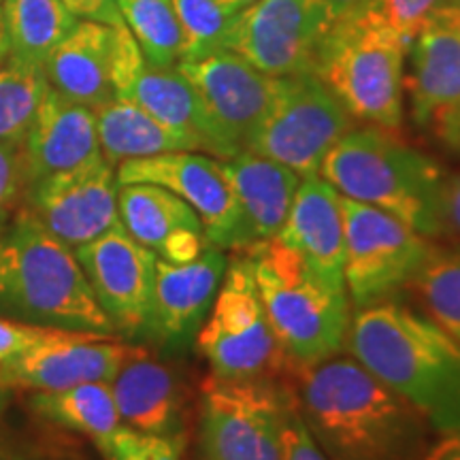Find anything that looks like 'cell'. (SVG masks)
I'll use <instances>...</instances> for the list:
<instances>
[{"label": "cell", "instance_id": "7", "mask_svg": "<svg viewBox=\"0 0 460 460\" xmlns=\"http://www.w3.org/2000/svg\"><path fill=\"white\" fill-rule=\"evenodd\" d=\"M197 348L211 367V377L228 382H275L290 362L264 314L250 258L243 252L228 262L226 273Z\"/></svg>", "mask_w": 460, "mask_h": 460}, {"label": "cell", "instance_id": "40", "mask_svg": "<svg viewBox=\"0 0 460 460\" xmlns=\"http://www.w3.org/2000/svg\"><path fill=\"white\" fill-rule=\"evenodd\" d=\"M422 460H460V430L441 433L439 439L430 441Z\"/></svg>", "mask_w": 460, "mask_h": 460}, {"label": "cell", "instance_id": "44", "mask_svg": "<svg viewBox=\"0 0 460 460\" xmlns=\"http://www.w3.org/2000/svg\"><path fill=\"white\" fill-rule=\"evenodd\" d=\"M11 393H13V390H11L9 386H4V382H3V379H0V411H3L4 407H7Z\"/></svg>", "mask_w": 460, "mask_h": 460}, {"label": "cell", "instance_id": "5", "mask_svg": "<svg viewBox=\"0 0 460 460\" xmlns=\"http://www.w3.org/2000/svg\"><path fill=\"white\" fill-rule=\"evenodd\" d=\"M243 254L269 324L290 362L305 367L341 354L352 320L348 290L322 281L278 237Z\"/></svg>", "mask_w": 460, "mask_h": 460}, {"label": "cell", "instance_id": "14", "mask_svg": "<svg viewBox=\"0 0 460 460\" xmlns=\"http://www.w3.org/2000/svg\"><path fill=\"white\" fill-rule=\"evenodd\" d=\"M118 188L115 166L99 158L24 188L20 205L37 217L51 237L75 252L122 226Z\"/></svg>", "mask_w": 460, "mask_h": 460}, {"label": "cell", "instance_id": "6", "mask_svg": "<svg viewBox=\"0 0 460 460\" xmlns=\"http://www.w3.org/2000/svg\"><path fill=\"white\" fill-rule=\"evenodd\" d=\"M407 45L377 4L345 17L322 39L314 73L341 101L349 115L379 128L402 122Z\"/></svg>", "mask_w": 460, "mask_h": 460}, {"label": "cell", "instance_id": "17", "mask_svg": "<svg viewBox=\"0 0 460 460\" xmlns=\"http://www.w3.org/2000/svg\"><path fill=\"white\" fill-rule=\"evenodd\" d=\"M118 183H156L197 211L207 239L220 250H239V220L220 158L205 152H169L126 160L115 169Z\"/></svg>", "mask_w": 460, "mask_h": 460}, {"label": "cell", "instance_id": "10", "mask_svg": "<svg viewBox=\"0 0 460 460\" xmlns=\"http://www.w3.org/2000/svg\"><path fill=\"white\" fill-rule=\"evenodd\" d=\"M292 401L275 382L209 377L200 393V458L284 460V424Z\"/></svg>", "mask_w": 460, "mask_h": 460}, {"label": "cell", "instance_id": "30", "mask_svg": "<svg viewBox=\"0 0 460 460\" xmlns=\"http://www.w3.org/2000/svg\"><path fill=\"white\" fill-rule=\"evenodd\" d=\"M49 88L41 66H0V143L22 146Z\"/></svg>", "mask_w": 460, "mask_h": 460}, {"label": "cell", "instance_id": "33", "mask_svg": "<svg viewBox=\"0 0 460 460\" xmlns=\"http://www.w3.org/2000/svg\"><path fill=\"white\" fill-rule=\"evenodd\" d=\"M96 447L107 460H181L183 435H149L122 424Z\"/></svg>", "mask_w": 460, "mask_h": 460}, {"label": "cell", "instance_id": "23", "mask_svg": "<svg viewBox=\"0 0 460 460\" xmlns=\"http://www.w3.org/2000/svg\"><path fill=\"white\" fill-rule=\"evenodd\" d=\"M278 239L326 284L343 288V197L324 177H303Z\"/></svg>", "mask_w": 460, "mask_h": 460}, {"label": "cell", "instance_id": "41", "mask_svg": "<svg viewBox=\"0 0 460 460\" xmlns=\"http://www.w3.org/2000/svg\"><path fill=\"white\" fill-rule=\"evenodd\" d=\"M324 4L326 13H329L331 22L335 24L339 20H345V17H352L360 11L369 9L371 4H376V0H320Z\"/></svg>", "mask_w": 460, "mask_h": 460}, {"label": "cell", "instance_id": "25", "mask_svg": "<svg viewBox=\"0 0 460 460\" xmlns=\"http://www.w3.org/2000/svg\"><path fill=\"white\" fill-rule=\"evenodd\" d=\"M113 43L115 26L79 20L45 62L43 71L51 88L90 109L111 101Z\"/></svg>", "mask_w": 460, "mask_h": 460}, {"label": "cell", "instance_id": "45", "mask_svg": "<svg viewBox=\"0 0 460 460\" xmlns=\"http://www.w3.org/2000/svg\"><path fill=\"white\" fill-rule=\"evenodd\" d=\"M0 460H22V458L17 456L15 452H11V450H7V447L0 446Z\"/></svg>", "mask_w": 460, "mask_h": 460}, {"label": "cell", "instance_id": "18", "mask_svg": "<svg viewBox=\"0 0 460 460\" xmlns=\"http://www.w3.org/2000/svg\"><path fill=\"white\" fill-rule=\"evenodd\" d=\"M132 345L119 337L51 331L28 352L0 362V379L11 390H62L88 382H109Z\"/></svg>", "mask_w": 460, "mask_h": 460}, {"label": "cell", "instance_id": "36", "mask_svg": "<svg viewBox=\"0 0 460 460\" xmlns=\"http://www.w3.org/2000/svg\"><path fill=\"white\" fill-rule=\"evenodd\" d=\"M284 460H329L309 435L295 401L288 410L284 424Z\"/></svg>", "mask_w": 460, "mask_h": 460}, {"label": "cell", "instance_id": "39", "mask_svg": "<svg viewBox=\"0 0 460 460\" xmlns=\"http://www.w3.org/2000/svg\"><path fill=\"white\" fill-rule=\"evenodd\" d=\"M439 203L444 233H452L460 239V172H444Z\"/></svg>", "mask_w": 460, "mask_h": 460}, {"label": "cell", "instance_id": "11", "mask_svg": "<svg viewBox=\"0 0 460 460\" xmlns=\"http://www.w3.org/2000/svg\"><path fill=\"white\" fill-rule=\"evenodd\" d=\"M331 26L320 0H256L234 17L224 49L271 77L309 73Z\"/></svg>", "mask_w": 460, "mask_h": 460}, {"label": "cell", "instance_id": "31", "mask_svg": "<svg viewBox=\"0 0 460 460\" xmlns=\"http://www.w3.org/2000/svg\"><path fill=\"white\" fill-rule=\"evenodd\" d=\"M413 286L429 318L460 345V250L433 247Z\"/></svg>", "mask_w": 460, "mask_h": 460}, {"label": "cell", "instance_id": "38", "mask_svg": "<svg viewBox=\"0 0 460 460\" xmlns=\"http://www.w3.org/2000/svg\"><path fill=\"white\" fill-rule=\"evenodd\" d=\"M77 20L99 22L107 26L124 24L118 0H60Z\"/></svg>", "mask_w": 460, "mask_h": 460}, {"label": "cell", "instance_id": "29", "mask_svg": "<svg viewBox=\"0 0 460 460\" xmlns=\"http://www.w3.org/2000/svg\"><path fill=\"white\" fill-rule=\"evenodd\" d=\"M119 15L141 54L154 66H177L181 31L172 0H118Z\"/></svg>", "mask_w": 460, "mask_h": 460}, {"label": "cell", "instance_id": "26", "mask_svg": "<svg viewBox=\"0 0 460 460\" xmlns=\"http://www.w3.org/2000/svg\"><path fill=\"white\" fill-rule=\"evenodd\" d=\"M101 154L118 169L126 160H139L169 152H200L197 143L160 122L135 102L113 96L94 109Z\"/></svg>", "mask_w": 460, "mask_h": 460}, {"label": "cell", "instance_id": "2", "mask_svg": "<svg viewBox=\"0 0 460 460\" xmlns=\"http://www.w3.org/2000/svg\"><path fill=\"white\" fill-rule=\"evenodd\" d=\"M345 349L437 433L460 430V345L429 315L396 301L356 309Z\"/></svg>", "mask_w": 460, "mask_h": 460}, {"label": "cell", "instance_id": "4", "mask_svg": "<svg viewBox=\"0 0 460 460\" xmlns=\"http://www.w3.org/2000/svg\"><path fill=\"white\" fill-rule=\"evenodd\" d=\"M444 172L433 158L394 137V130L367 124L354 126L326 154L318 175L341 197L377 207L433 241L444 234Z\"/></svg>", "mask_w": 460, "mask_h": 460}, {"label": "cell", "instance_id": "21", "mask_svg": "<svg viewBox=\"0 0 460 460\" xmlns=\"http://www.w3.org/2000/svg\"><path fill=\"white\" fill-rule=\"evenodd\" d=\"M118 209L126 233L160 261L190 262L211 245L197 211L156 183H119Z\"/></svg>", "mask_w": 460, "mask_h": 460}, {"label": "cell", "instance_id": "16", "mask_svg": "<svg viewBox=\"0 0 460 460\" xmlns=\"http://www.w3.org/2000/svg\"><path fill=\"white\" fill-rule=\"evenodd\" d=\"M111 79L118 99L135 102L192 139L200 152L220 158L216 132L188 79L177 66L149 65L124 24L115 26Z\"/></svg>", "mask_w": 460, "mask_h": 460}, {"label": "cell", "instance_id": "13", "mask_svg": "<svg viewBox=\"0 0 460 460\" xmlns=\"http://www.w3.org/2000/svg\"><path fill=\"white\" fill-rule=\"evenodd\" d=\"M177 71L197 92L216 132L220 160L247 152L271 105L275 77L228 49L200 60L177 62Z\"/></svg>", "mask_w": 460, "mask_h": 460}, {"label": "cell", "instance_id": "37", "mask_svg": "<svg viewBox=\"0 0 460 460\" xmlns=\"http://www.w3.org/2000/svg\"><path fill=\"white\" fill-rule=\"evenodd\" d=\"M56 329H39V326L20 324L0 318V362H7L15 356L28 352L37 343H41Z\"/></svg>", "mask_w": 460, "mask_h": 460}, {"label": "cell", "instance_id": "3", "mask_svg": "<svg viewBox=\"0 0 460 460\" xmlns=\"http://www.w3.org/2000/svg\"><path fill=\"white\" fill-rule=\"evenodd\" d=\"M0 318L101 337H118L75 252L17 207L0 230Z\"/></svg>", "mask_w": 460, "mask_h": 460}, {"label": "cell", "instance_id": "32", "mask_svg": "<svg viewBox=\"0 0 460 460\" xmlns=\"http://www.w3.org/2000/svg\"><path fill=\"white\" fill-rule=\"evenodd\" d=\"M181 31L180 62L200 58L224 49V39L234 22L233 9L224 7L220 0H172Z\"/></svg>", "mask_w": 460, "mask_h": 460}, {"label": "cell", "instance_id": "19", "mask_svg": "<svg viewBox=\"0 0 460 460\" xmlns=\"http://www.w3.org/2000/svg\"><path fill=\"white\" fill-rule=\"evenodd\" d=\"M228 262L226 252L216 245H209L199 258L183 264L158 258L146 339L171 352H181L197 341Z\"/></svg>", "mask_w": 460, "mask_h": 460}, {"label": "cell", "instance_id": "24", "mask_svg": "<svg viewBox=\"0 0 460 460\" xmlns=\"http://www.w3.org/2000/svg\"><path fill=\"white\" fill-rule=\"evenodd\" d=\"M115 410L124 427L149 435H181V396L169 367L132 345L109 379Z\"/></svg>", "mask_w": 460, "mask_h": 460}, {"label": "cell", "instance_id": "46", "mask_svg": "<svg viewBox=\"0 0 460 460\" xmlns=\"http://www.w3.org/2000/svg\"><path fill=\"white\" fill-rule=\"evenodd\" d=\"M0 3H3V0H0Z\"/></svg>", "mask_w": 460, "mask_h": 460}, {"label": "cell", "instance_id": "15", "mask_svg": "<svg viewBox=\"0 0 460 460\" xmlns=\"http://www.w3.org/2000/svg\"><path fill=\"white\" fill-rule=\"evenodd\" d=\"M75 258L115 335L126 341L146 339L158 256L118 226L77 247Z\"/></svg>", "mask_w": 460, "mask_h": 460}, {"label": "cell", "instance_id": "27", "mask_svg": "<svg viewBox=\"0 0 460 460\" xmlns=\"http://www.w3.org/2000/svg\"><path fill=\"white\" fill-rule=\"evenodd\" d=\"M0 9L11 49L7 62L26 66L43 68L79 22L60 0H3Z\"/></svg>", "mask_w": 460, "mask_h": 460}, {"label": "cell", "instance_id": "28", "mask_svg": "<svg viewBox=\"0 0 460 460\" xmlns=\"http://www.w3.org/2000/svg\"><path fill=\"white\" fill-rule=\"evenodd\" d=\"M31 407L37 416L90 437L94 444L122 427L109 382H88L62 390L32 393Z\"/></svg>", "mask_w": 460, "mask_h": 460}, {"label": "cell", "instance_id": "34", "mask_svg": "<svg viewBox=\"0 0 460 460\" xmlns=\"http://www.w3.org/2000/svg\"><path fill=\"white\" fill-rule=\"evenodd\" d=\"M446 3L447 0H376L379 13L402 39L407 49L411 48L413 37H416L420 26L427 22V17Z\"/></svg>", "mask_w": 460, "mask_h": 460}, {"label": "cell", "instance_id": "35", "mask_svg": "<svg viewBox=\"0 0 460 460\" xmlns=\"http://www.w3.org/2000/svg\"><path fill=\"white\" fill-rule=\"evenodd\" d=\"M22 192L24 183H22L20 146L0 143V230L20 207Z\"/></svg>", "mask_w": 460, "mask_h": 460}, {"label": "cell", "instance_id": "8", "mask_svg": "<svg viewBox=\"0 0 460 460\" xmlns=\"http://www.w3.org/2000/svg\"><path fill=\"white\" fill-rule=\"evenodd\" d=\"M352 128V115L314 71L275 77L271 105L247 152L312 177Z\"/></svg>", "mask_w": 460, "mask_h": 460}, {"label": "cell", "instance_id": "12", "mask_svg": "<svg viewBox=\"0 0 460 460\" xmlns=\"http://www.w3.org/2000/svg\"><path fill=\"white\" fill-rule=\"evenodd\" d=\"M407 88L411 118L441 146L460 152V4L446 3L413 37Z\"/></svg>", "mask_w": 460, "mask_h": 460}, {"label": "cell", "instance_id": "42", "mask_svg": "<svg viewBox=\"0 0 460 460\" xmlns=\"http://www.w3.org/2000/svg\"><path fill=\"white\" fill-rule=\"evenodd\" d=\"M9 37H7V28H4V17H3V9H0V66L7 65L9 60Z\"/></svg>", "mask_w": 460, "mask_h": 460}, {"label": "cell", "instance_id": "9", "mask_svg": "<svg viewBox=\"0 0 460 460\" xmlns=\"http://www.w3.org/2000/svg\"><path fill=\"white\" fill-rule=\"evenodd\" d=\"M343 279L356 309L394 301L416 284L433 245L399 217L343 197Z\"/></svg>", "mask_w": 460, "mask_h": 460}, {"label": "cell", "instance_id": "1", "mask_svg": "<svg viewBox=\"0 0 460 460\" xmlns=\"http://www.w3.org/2000/svg\"><path fill=\"white\" fill-rule=\"evenodd\" d=\"M329 460H422L429 422L354 356L298 367L295 401Z\"/></svg>", "mask_w": 460, "mask_h": 460}, {"label": "cell", "instance_id": "43", "mask_svg": "<svg viewBox=\"0 0 460 460\" xmlns=\"http://www.w3.org/2000/svg\"><path fill=\"white\" fill-rule=\"evenodd\" d=\"M220 3L224 4V7L233 9L234 13H241L245 7H250V4H254L256 0H220Z\"/></svg>", "mask_w": 460, "mask_h": 460}, {"label": "cell", "instance_id": "22", "mask_svg": "<svg viewBox=\"0 0 460 460\" xmlns=\"http://www.w3.org/2000/svg\"><path fill=\"white\" fill-rule=\"evenodd\" d=\"M220 163L237 207V252H245L278 237L290 214L303 177L254 152H241Z\"/></svg>", "mask_w": 460, "mask_h": 460}, {"label": "cell", "instance_id": "20", "mask_svg": "<svg viewBox=\"0 0 460 460\" xmlns=\"http://www.w3.org/2000/svg\"><path fill=\"white\" fill-rule=\"evenodd\" d=\"M99 158L102 154L94 109L68 101L49 88L20 146L24 188Z\"/></svg>", "mask_w": 460, "mask_h": 460}]
</instances>
